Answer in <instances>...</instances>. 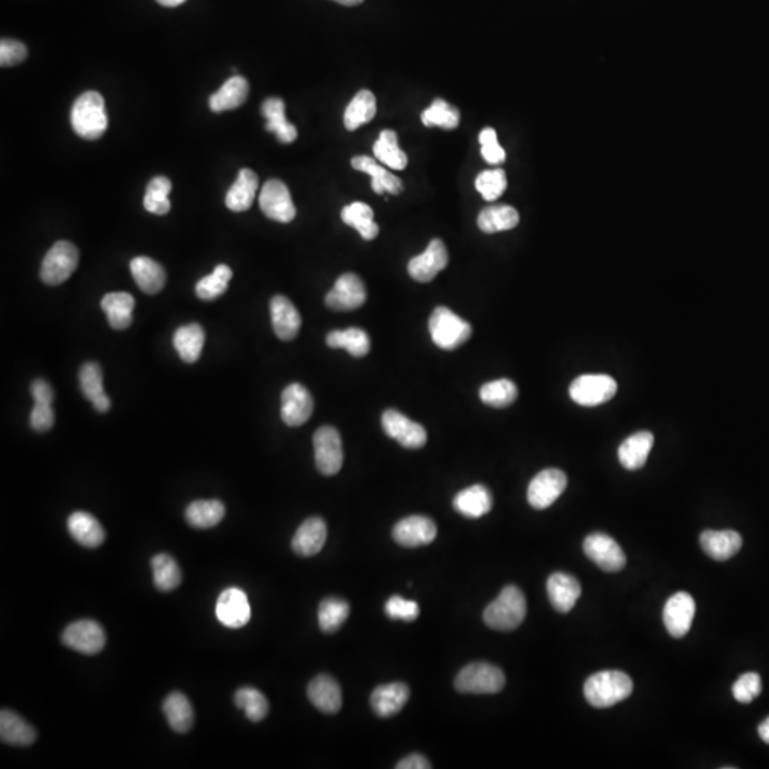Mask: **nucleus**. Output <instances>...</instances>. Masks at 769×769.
Here are the masks:
<instances>
[{"label": "nucleus", "instance_id": "obj_63", "mask_svg": "<svg viewBox=\"0 0 769 769\" xmlns=\"http://www.w3.org/2000/svg\"><path fill=\"white\" fill-rule=\"evenodd\" d=\"M334 2H338L339 5H344V6H356V5H361L364 0H334Z\"/></svg>", "mask_w": 769, "mask_h": 769}, {"label": "nucleus", "instance_id": "obj_48", "mask_svg": "<svg viewBox=\"0 0 769 769\" xmlns=\"http://www.w3.org/2000/svg\"><path fill=\"white\" fill-rule=\"evenodd\" d=\"M235 706L242 709L250 721L260 723L270 711V704L261 691L252 687H242L237 689L234 696Z\"/></svg>", "mask_w": 769, "mask_h": 769}, {"label": "nucleus", "instance_id": "obj_32", "mask_svg": "<svg viewBox=\"0 0 769 769\" xmlns=\"http://www.w3.org/2000/svg\"><path fill=\"white\" fill-rule=\"evenodd\" d=\"M130 271L136 284L146 294H157L165 288L166 278H167L165 268L151 258H134L130 262Z\"/></svg>", "mask_w": 769, "mask_h": 769}, {"label": "nucleus", "instance_id": "obj_61", "mask_svg": "<svg viewBox=\"0 0 769 769\" xmlns=\"http://www.w3.org/2000/svg\"><path fill=\"white\" fill-rule=\"evenodd\" d=\"M759 738L763 739L764 743L769 744V717L759 724L758 726Z\"/></svg>", "mask_w": 769, "mask_h": 769}, {"label": "nucleus", "instance_id": "obj_9", "mask_svg": "<svg viewBox=\"0 0 769 769\" xmlns=\"http://www.w3.org/2000/svg\"><path fill=\"white\" fill-rule=\"evenodd\" d=\"M585 555L604 572L614 573L624 569L627 565L626 553L619 543L605 533H592L583 543Z\"/></svg>", "mask_w": 769, "mask_h": 769}, {"label": "nucleus", "instance_id": "obj_30", "mask_svg": "<svg viewBox=\"0 0 769 769\" xmlns=\"http://www.w3.org/2000/svg\"><path fill=\"white\" fill-rule=\"evenodd\" d=\"M492 493L483 485H473L463 489L453 498L456 512L469 518H479L492 510Z\"/></svg>", "mask_w": 769, "mask_h": 769}, {"label": "nucleus", "instance_id": "obj_59", "mask_svg": "<svg viewBox=\"0 0 769 769\" xmlns=\"http://www.w3.org/2000/svg\"><path fill=\"white\" fill-rule=\"evenodd\" d=\"M398 769H431L432 765L429 763L428 759L425 756L421 755V754H412V755L406 756V758L399 761L398 765H396Z\"/></svg>", "mask_w": 769, "mask_h": 769}, {"label": "nucleus", "instance_id": "obj_62", "mask_svg": "<svg viewBox=\"0 0 769 769\" xmlns=\"http://www.w3.org/2000/svg\"><path fill=\"white\" fill-rule=\"evenodd\" d=\"M157 2L161 5V6L177 7L180 6V5L185 4V0H157Z\"/></svg>", "mask_w": 769, "mask_h": 769}, {"label": "nucleus", "instance_id": "obj_12", "mask_svg": "<svg viewBox=\"0 0 769 769\" xmlns=\"http://www.w3.org/2000/svg\"><path fill=\"white\" fill-rule=\"evenodd\" d=\"M382 428L389 438L395 439L406 449H421L428 441L425 428L418 422L411 421L396 409H388L382 415Z\"/></svg>", "mask_w": 769, "mask_h": 769}, {"label": "nucleus", "instance_id": "obj_20", "mask_svg": "<svg viewBox=\"0 0 769 769\" xmlns=\"http://www.w3.org/2000/svg\"><path fill=\"white\" fill-rule=\"evenodd\" d=\"M328 537V528L324 518L309 517L298 527L292 538V550L301 557L318 555Z\"/></svg>", "mask_w": 769, "mask_h": 769}, {"label": "nucleus", "instance_id": "obj_16", "mask_svg": "<svg viewBox=\"0 0 769 769\" xmlns=\"http://www.w3.org/2000/svg\"><path fill=\"white\" fill-rule=\"evenodd\" d=\"M438 536V527L426 516H409L396 523L392 537L402 547H422L431 545Z\"/></svg>", "mask_w": 769, "mask_h": 769}, {"label": "nucleus", "instance_id": "obj_40", "mask_svg": "<svg viewBox=\"0 0 769 769\" xmlns=\"http://www.w3.org/2000/svg\"><path fill=\"white\" fill-rule=\"evenodd\" d=\"M517 211L510 205H492L480 211L478 217V225L480 231L486 234H495L500 231L513 230L517 227Z\"/></svg>", "mask_w": 769, "mask_h": 769}, {"label": "nucleus", "instance_id": "obj_51", "mask_svg": "<svg viewBox=\"0 0 769 769\" xmlns=\"http://www.w3.org/2000/svg\"><path fill=\"white\" fill-rule=\"evenodd\" d=\"M233 278V271L228 265L221 264L215 267L213 274L201 278L195 285V294L203 301H211L221 297L227 291L228 284Z\"/></svg>", "mask_w": 769, "mask_h": 769}, {"label": "nucleus", "instance_id": "obj_26", "mask_svg": "<svg viewBox=\"0 0 769 769\" xmlns=\"http://www.w3.org/2000/svg\"><path fill=\"white\" fill-rule=\"evenodd\" d=\"M67 530L73 540L88 549H96L106 540L103 526L88 512L71 513L67 518Z\"/></svg>", "mask_w": 769, "mask_h": 769}, {"label": "nucleus", "instance_id": "obj_56", "mask_svg": "<svg viewBox=\"0 0 769 769\" xmlns=\"http://www.w3.org/2000/svg\"><path fill=\"white\" fill-rule=\"evenodd\" d=\"M54 425L52 403H34L31 413V426L36 432H46Z\"/></svg>", "mask_w": 769, "mask_h": 769}, {"label": "nucleus", "instance_id": "obj_42", "mask_svg": "<svg viewBox=\"0 0 769 769\" xmlns=\"http://www.w3.org/2000/svg\"><path fill=\"white\" fill-rule=\"evenodd\" d=\"M374 154L381 163L394 170H405L408 166V156L399 147L398 136L394 130L381 131L374 144Z\"/></svg>", "mask_w": 769, "mask_h": 769}, {"label": "nucleus", "instance_id": "obj_25", "mask_svg": "<svg viewBox=\"0 0 769 769\" xmlns=\"http://www.w3.org/2000/svg\"><path fill=\"white\" fill-rule=\"evenodd\" d=\"M308 698L321 713H339L342 707L341 687L331 676L321 674L309 682Z\"/></svg>", "mask_w": 769, "mask_h": 769}, {"label": "nucleus", "instance_id": "obj_24", "mask_svg": "<svg viewBox=\"0 0 769 769\" xmlns=\"http://www.w3.org/2000/svg\"><path fill=\"white\" fill-rule=\"evenodd\" d=\"M699 543L706 555L717 562L731 559L743 547V537L734 530H706Z\"/></svg>", "mask_w": 769, "mask_h": 769}, {"label": "nucleus", "instance_id": "obj_18", "mask_svg": "<svg viewBox=\"0 0 769 769\" xmlns=\"http://www.w3.org/2000/svg\"><path fill=\"white\" fill-rule=\"evenodd\" d=\"M215 614L228 629H242L252 619L247 594L237 587L224 590L218 597Z\"/></svg>", "mask_w": 769, "mask_h": 769}, {"label": "nucleus", "instance_id": "obj_22", "mask_svg": "<svg viewBox=\"0 0 769 769\" xmlns=\"http://www.w3.org/2000/svg\"><path fill=\"white\" fill-rule=\"evenodd\" d=\"M547 595L555 610L565 614L572 612L575 603L580 599L582 585L572 574L553 573L547 580Z\"/></svg>", "mask_w": 769, "mask_h": 769}, {"label": "nucleus", "instance_id": "obj_27", "mask_svg": "<svg viewBox=\"0 0 769 769\" xmlns=\"http://www.w3.org/2000/svg\"><path fill=\"white\" fill-rule=\"evenodd\" d=\"M352 167L371 176L372 190L376 195H381L384 193H389V195H398L403 191L401 178L389 173L386 168L379 166L376 160L372 157H366V156L354 157L352 158Z\"/></svg>", "mask_w": 769, "mask_h": 769}, {"label": "nucleus", "instance_id": "obj_50", "mask_svg": "<svg viewBox=\"0 0 769 769\" xmlns=\"http://www.w3.org/2000/svg\"><path fill=\"white\" fill-rule=\"evenodd\" d=\"M171 181L167 177L158 176L148 183L147 191L144 195V208L151 214L166 215L171 208L168 195H170Z\"/></svg>", "mask_w": 769, "mask_h": 769}, {"label": "nucleus", "instance_id": "obj_52", "mask_svg": "<svg viewBox=\"0 0 769 769\" xmlns=\"http://www.w3.org/2000/svg\"><path fill=\"white\" fill-rule=\"evenodd\" d=\"M475 187L486 201L498 200L508 187L505 171L502 168L483 171L476 177Z\"/></svg>", "mask_w": 769, "mask_h": 769}, {"label": "nucleus", "instance_id": "obj_57", "mask_svg": "<svg viewBox=\"0 0 769 769\" xmlns=\"http://www.w3.org/2000/svg\"><path fill=\"white\" fill-rule=\"evenodd\" d=\"M31 392L34 403H52L53 402V389H52L51 384L44 379H36V381L32 382Z\"/></svg>", "mask_w": 769, "mask_h": 769}, {"label": "nucleus", "instance_id": "obj_21", "mask_svg": "<svg viewBox=\"0 0 769 769\" xmlns=\"http://www.w3.org/2000/svg\"><path fill=\"white\" fill-rule=\"evenodd\" d=\"M271 321L275 335L281 341H292L297 338L298 332L301 329V315L284 295H275L271 299Z\"/></svg>", "mask_w": 769, "mask_h": 769}, {"label": "nucleus", "instance_id": "obj_38", "mask_svg": "<svg viewBox=\"0 0 769 769\" xmlns=\"http://www.w3.org/2000/svg\"><path fill=\"white\" fill-rule=\"evenodd\" d=\"M205 332L198 324L183 325L173 337L176 351L185 364H195L201 356L204 347Z\"/></svg>", "mask_w": 769, "mask_h": 769}, {"label": "nucleus", "instance_id": "obj_4", "mask_svg": "<svg viewBox=\"0 0 769 769\" xmlns=\"http://www.w3.org/2000/svg\"><path fill=\"white\" fill-rule=\"evenodd\" d=\"M429 332L436 347L455 351L472 337V327L449 308L438 307L429 318Z\"/></svg>", "mask_w": 769, "mask_h": 769}, {"label": "nucleus", "instance_id": "obj_14", "mask_svg": "<svg viewBox=\"0 0 769 769\" xmlns=\"http://www.w3.org/2000/svg\"><path fill=\"white\" fill-rule=\"evenodd\" d=\"M260 207L265 217L282 224L291 223L297 215L290 190L282 181L275 180V178L267 181L262 187L261 195H260Z\"/></svg>", "mask_w": 769, "mask_h": 769}, {"label": "nucleus", "instance_id": "obj_5", "mask_svg": "<svg viewBox=\"0 0 769 769\" xmlns=\"http://www.w3.org/2000/svg\"><path fill=\"white\" fill-rule=\"evenodd\" d=\"M506 677L489 662H473L459 672L455 688L461 694H496L505 688Z\"/></svg>", "mask_w": 769, "mask_h": 769}, {"label": "nucleus", "instance_id": "obj_15", "mask_svg": "<svg viewBox=\"0 0 769 769\" xmlns=\"http://www.w3.org/2000/svg\"><path fill=\"white\" fill-rule=\"evenodd\" d=\"M694 615H696V602L691 594L686 592H679L671 595L662 610V620L666 624L667 631L674 639H682L688 634Z\"/></svg>", "mask_w": 769, "mask_h": 769}, {"label": "nucleus", "instance_id": "obj_54", "mask_svg": "<svg viewBox=\"0 0 769 769\" xmlns=\"http://www.w3.org/2000/svg\"><path fill=\"white\" fill-rule=\"evenodd\" d=\"M384 612L392 620L415 622L421 610H419L418 603L403 599L401 595H392L384 604Z\"/></svg>", "mask_w": 769, "mask_h": 769}, {"label": "nucleus", "instance_id": "obj_3", "mask_svg": "<svg viewBox=\"0 0 769 769\" xmlns=\"http://www.w3.org/2000/svg\"><path fill=\"white\" fill-rule=\"evenodd\" d=\"M527 604L522 590L516 585H506L495 602L486 607L483 620L486 626L498 631H512L525 620Z\"/></svg>", "mask_w": 769, "mask_h": 769}, {"label": "nucleus", "instance_id": "obj_10", "mask_svg": "<svg viewBox=\"0 0 769 769\" xmlns=\"http://www.w3.org/2000/svg\"><path fill=\"white\" fill-rule=\"evenodd\" d=\"M62 642L74 651L93 656L106 646V632L93 620H79L66 627L62 634Z\"/></svg>", "mask_w": 769, "mask_h": 769}, {"label": "nucleus", "instance_id": "obj_31", "mask_svg": "<svg viewBox=\"0 0 769 769\" xmlns=\"http://www.w3.org/2000/svg\"><path fill=\"white\" fill-rule=\"evenodd\" d=\"M654 445L651 432H637L622 441L619 448V460L627 470H639L646 465L650 451Z\"/></svg>", "mask_w": 769, "mask_h": 769}, {"label": "nucleus", "instance_id": "obj_8", "mask_svg": "<svg viewBox=\"0 0 769 769\" xmlns=\"http://www.w3.org/2000/svg\"><path fill=\"white\" fill-rule=\"evenodd\" d=\"M315 465L324 476H334L344 463V449L339 432L332 426H322L314 433Z\"/></svg>", "mask_w": 769, "mask_h": 769}, {"label": "nucleus", "instance_id": "obj_23", "mask_svg": "<svg viewBox=\"0 0 769 769\" xmlns=\"http://www.w3.org/2000/svg\"><path fill=\"white\" fill-rule=\"evenodd\" d=\"M409 687L403 682H391L376 687L372 692L371 707L381 718L396 716L409 699Z\"/></svg>", "mask_w": 769, "mask_h": 769}, {"label": "nucleus", "instance_id": "obj_58", "mask_svg": "<svg viewBox=\"0 0 769 769\" xmlns=\"http://www.w3.org/2000/svg\"><path fill=\"white\" fill-rule=\"evenodd\" d=\"M482 156L489 165H502L506 160V153L502 146L498 140L490 141V143L482 144Z\"/></svg>", "mask_w": 769, "mask_h": 769}, {"label": "nucleus", "instance_id": "obj_45", "mask_svg": "<svg viewBox=\"0 0 769 769\" xmlns=\"http://www.w3.org/2000/svg\"><path fill=\"white\" fill-rule=\"evenodd\" d=\"M156 589L163 593L173 592L181 584V570L170 555L161 553L151 559Z\"/></svg>", "mask_w": 769, "mask_h": 769}, {"label": "nucleus", "instance_id": "obj_41", "mask_svg": "<svg viewBox=\"0 0 769 769\" xmlns=\"http://www.w3.org/2000/svg\"><path fill=\"white\" fill-rule=\"evenodd\" d=\"M327 345L332 349H345L355 358H362L371 351L369 335L361 328L329 332L327 335Z\"/></svg>", "mask_w": 769, "mask_h": 769}, {"label": "nucleus", "instance_id": "obj_19", "mask_svg": "<svg viewBox=\"0 0 769 769\" xmlns=\"http://www.w3.org/2000/svg\"><path fill=\"white\" fill-rule=\"evenodd\" d=\"M449 262L445 242L435 238L429 242L423 254L412 258L408 264V272L415 281L431 282L439 272L445 270Z\"/></svg>", "mask_w": 769, "mask_h": 769}, {"label": "nucleus", "instance_id": "obj_39", "mask_svg": "<svg viewBox=\"0 0 769 769\" xmlns=\"http://www.w3.org/2000/svg\"><path fill=\"white\" fill-rule=\"evenodd\" d=\"M341 217L345 224L358 231L365 242H372L378 237L379 225L375 223L374 210L368 204L355 201L344 207Z\"/></svg>", "mask_w": 769, "mask_h": 769}, {"label": "nucleus", "instance_id": "obj_13", "mask_svg": "<svg viewBox=\"0 0 769 769\" xmlns=\"http://www.w3.org/2000/svg\"><path fill=\"white\" fill-rule=\"evenodd\" d=\"M366 301V288L356 274L341 275L334 288L325 297V304L332 311H354Z\"/></svg>", "mask_w": 769, "mask_h": 769}, {"label": "nucleus", "instance_id": "obj_7", "mask_svg": "<svg viewBox=\"0 0 769 769\" xmlns=\"http://www.w3.org/2000/svg\"><path fill=\"white\" fill-rule=\"evenodd\" d=\"M570 398L582 406H599L617 394V382L609 375H582L570 384Z\"/></svg>", "mask_w": 769, "mask_h": 769}, {"label": "nucleus", "instance_id": "obj_2", "mask_svg": "<svg viewBox=\"0 0 769 769\" xmlns=\"http://www.w3.org/2000/svg\"><path fill=\"white\" fill-rule=\"evenodd\" d=\"M71 128L86 140H98L109 126L103 96L98 91H86L74 101L71 114Z\"/></svg>", "mask_w": 769, "mask_h": 769}, {"label": "nucleus", "instance_id": "obj_53", "mask_svg": "<svg viewBox=\"0 0 769 769\" xmlns=\"http://www.w3.org/2000/svg\"><path fill=\"white\" fill-rule=\"evenodd\" d=\"M763 692V679L756 672H745L733 686V696L738 703L749 704Z\"/></svg>", "mask_w": 769, "mask_h": 769}, {"label": "nucleus", "instance_id": "obj_46", "mask_svg": "<svg viewBox=\"0 0 769 769\" xmlns=\"http://www.w3.org/2000/svg\"><path fill=\"white\" fill-rule=\"evenodd\" d=\"M351 607L345 600L328 597L322 600L318 609L319 629L324 632H335L348 620Z\"/></svg>", "mask_w": 769, "mask_h": 769}, {"label": "nucleus", "instance_id": "obj_49", "mask_svg": "<svg viewBox=\"0 0 769 769\" xmlns=\"http://www.w3.org/2000/svg\"><path fill=\"white\" fill-rule=\"evenodd\" d=\"M422 123L426 128H441L445 130H453L460 123V113L458 109L453 108L448 101L436 99L431 108L422 113Z\"/></svg>", "mask_w": 769, "mask_h": 769}, {"label": "nucleus", "instance_id": "obj_11", "mask_svg": "<svg viewBox=\"0 0 769 769\" xmlns=\"http://www.w3.org/2000/svg\"><path fill=\"white\" fill-rule=\"evenodd\" d=\"M567 488V476L560 469H545L532 479L527 489V500L532 508L545 510L563 495Z\"/></svg>", "mask_w": 769, "mask_h": 769}, {"label": "nucleus", "instance_id": "obj_47", "mask_svg": "<svg viewBox=\"0 0 769 769\" xmlns=\"http://www.w3.org/2000/svg\"><path fill=\"white\" fill-rule=\"evenodd\" d=\"M480 399L492 408H508L517 399L518 391L515 382L508 379H498L483 384L479 392Z\"/></svg>", "mask_w": 769, "mask_h": 769}, {"label": "nucleus", "instance_id": "obj_34", "mask_svg": "<svg viewBox=\"0 0 769 769\" xmlns=\"http://www.w3.org/2000/svg\"><path fill=\"white\" fill-rule=\"evenodd\" d=\"M261 113L265 120H267L265 128L270 133H274L278 140L284 144H290L297 140V128L285 118V103L281 99H267L262 103Z\"/></svg>", "mask_w": 769, "mask_h": 769}, {"label": "nucleus", "instance_id": "obj_37", "mask_svg": "<svg viewBox=\"0 0 769 769\" xmlns=\"http://www.w3.org/2000/svg\"><path fill=\"white\" fill-rule=\"evenodd\" d=\"M163 711L168 726L178 734H185L195 724V711L190 701L183 692H171L163 703Z\"/></svg>", "mask_w": 769, "mask_h": 769}, {"label": "nucleus", "instance_id": "obj_28", "mask_svg": "<svg viewBox=\"0 0 769 769\" xmlns=\"http://www.w3.org/2000/svg\"><path fill=\"white\" fill-rule=\"evenodd\" d=\"M36 729L12 709L0 711V739L14 746H29L36 741Z\"/></svg>", "mask_w": 769, "mask_h": 769}, {"label": "nucleus", "instance_id": "obj_33", "mask_svg": "<svg viewBox=\"0 0 769 769\" xmlns=\"http://www.w3.org/2000/svg\"><path fill=\"white\" fill-rule=\"evenodd\" d=\"M258 190V176L250 168L238 173L237 181L231 185L225 195V205L234 213H242L252 208Z\"/></svg>", "mask_w": 769, "mask_h": 769}, {"label": "nucleus", "instance_id": "obj_17", "mask_svg": "<svg viewBox=\"0 0 769 769\" xmlns=\"http://www.w3.org/2000/svg\"><path fill=\"white\" fill-rule=\"evenodd\" d=\"M314 412V399L301 384H288L281 396V419L285 425H304Z\"/></svg>", "mask_w": 769, "mask_h": 769}, {"label": "nucleus", "instance_id": "obj_43", "mask_svg": "<svg viewBox=\"0 0 769 769\" xmlns=\"http://www.w3.org/2000/svg\"><path fill=\"white\" fill-rule=\"evenodd\" d=\"M376 114V99L369 90H361L356 93L348 108L345 110V128L349 131L356 130L364 124L369 123Z\"/></svg>", "mask_w": 769, "mask_h": 769}, {"label": "nucleus", "instance_id": "obj_44", "mask_svg": "<svg viewBox=\"0 0 769 769\" xmlns=\"http://www.w3.org/2000/svg\"><path fill=\"white\" fill-rule=\"evenodd\" d=\"M224 516L225 506L220 500H195L185 510L188 525L195 528L215 527Z\"/></svg>", "mask_w": 769, "mask_h": 769}, {"label": "nucleus", "instance_id": "obj_1", "mask_svg": "<svg viewBox=\"0 0 769 769\" xmlns=\"http://www.w3.org/2000/svg\"><path fill=\"white\" fill-rule=\"evenodd\" d=\"M632 681L626 672L600 671L584 682V697L595 708H609L629 698Z\"/></svg>", "mask_w": 769, "mask_h": 769}, {"label": "nucleus", "instance_id": "obj_55", "mask_svg": "<svg viewBox=\"0 0 769 769\" xmlns=\"http://www.w3.org/2000/svg\"><path fill=\"white\" fill-rule=\"evenodd\" d=\"M27 47L22 42L4 39L0 42V64L2 67L16 66L26 61Z\"/></svg>", "mask_w": 769, "mask_h": 769}, {"label": "nucleus", "instance_id": "obj_6", "mask_svg": "<svg viewBox=\"0 0 769 769\" xmlns=\"http://www.w3.org/2000/svg\"><path fill=\"white\" fill-rule=\"evenodd\" d=\"M79 265V252L76 245L69 242H57L47 252L41 267L42 281L46 285H61L76 271Z\"/></svg>", "mask_w": 769, "mask_h": 769}, {"label": "nucleus", "instance_id": "obj_60", "mask_svg": "<svg viewBox=\"0 0 769 769\" xmlns=\"http://www.w3.org/2000/svg\"><path fill=\"white\" fill-rule=\"evenodd\" d=\"M498 140V134L493 128H483L482 133L479 136V141H480V146L482 144L490 143V141Z\"/></svg>", "mask_w": 769, "mask_h": 769}, {"label": "nucleus", "instance_id": "obj_29", "mask_svg": "<svg viewBox=\"0 0 769 769\" xmlns=\"http://www.w3.org/2000/svg\"><path fill=\"white\" fill-rule=\"evenodd\" d=\"M79 382L84 398L93 403L94 409L104 413L110 409L111 402L103 386V371L98 362H86L79 372Z\"/></svg>", "mask_w": 769, "mask_h": 769}, {"label": "nucleus", "instance_id": "obj_35", "mask_svg": "<svg viewBox=\"0 0 769 769\" xmlns=\"http://www.w3.org/2000/svg\"><path fill=\"white\" fill-rule=\"evenodd\" d=\"M134 304L133 295L128 292H110L104 295L100 305L111 328L121 331L133 322Z\"/></svg>", "mask_w": 769, "mask_h": 769}, {"label": "nucleus", "instance_id": "obj_36", "mask_svg": "<svg viewBox=\"0 0 769 769\" xmlns=\"http://www.w3.org/2000/svg\"><path fill=\"white\" fill-rule=\"evenodd\" d=\"M248 81L242 76H233L228 79L217 93L210 98V108L214 113L235 110L247 101Z\"/></svg>", "mask_w": 769, "mask_h": 769}]
</instances>
